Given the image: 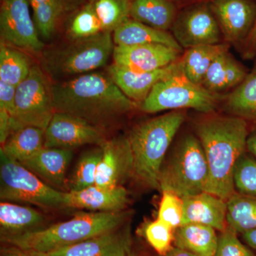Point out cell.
<instances>
[{
  "mask_svg": "<svg viewBox=\"0 0 256 256\" xmlns=\"http://www.w3.org/2000/svg\"><path fill=\"white\" fill-rule=\"evenodd\" d=\"M196 132L208 164L205 192L227 202L235 194L234 170L246 148L248 124L237 116H214L198 122Z\"/></svg>",
  "mask_w": 256,
  "mask_h": 256,
  "instance_id": "obj_2",
  "label": "cell"
},
{
  "mask_svg": "<svg viewBox=\"0 0 256 256\" xmlns=\"http://www.w3.org/2000/svg\"><path fill=\"white\" fill-rule=\"evenodd\" d=\"M224 42L242 55L256 24V0H210Z\"/></svg>",
  "mask_w": 256,
  "mask_h": 256,
  "instance_id": "obj_11",
  "label": "cell"
},
{
  "mask_svg": "<svg viewBox=\"0 0 256 256\" xmlns=\"http://www.w3.org/2000/svg\"><path fill=\"white\" fill-rule=\"evenodd\" d=\"M158 218L172 228L181 226L183 216V200L181 197L170 192H162Z\"/></svg>",
  "mask_w": 256,
  "mask_h": 256,
  "instance_id": "obj_36",
  "label": "cell"
},
{
  "mask_svg": "<svg viewBox=\"0 0 256 256\" xmlns=\"http://www.w3.org/2000/svg\"><path fill=\"white\" fill-rule=\"evenodd\" d=\"M236 234L228 227L222 232L214 256H256L239 240Z\"/></svg>",
  "mask_w": 256,
  "mask_h": 256,
  "instance_id": "obj_37",
  "label": "cell"
},
{
  "mask_svg": "<svg viewBox=\"0 0 256 256\" xmlns=\"http://www.w3.org/2000/svg\"><path fill=\"white\" fill-rule=\"evenodd\" d=\"M28 2L32 8L42 6L52 8L65 6L76 10L82 6L84 0H28Z\"/></svg>",
  "mask_w": 256,
  "mask_h": 256,
  "instance_id": "obj_39",
  "label": "cell"
},
{
  "mask_svg": "<svg viewBox=\"0 0 256 256\" xmlns=\"http://www.w3.org/2000/svg\"><path fill=\"white\" fill-rule=\"evenodd\" d=\"M100 146L102 156L95 185L107 188L122 186L126 178L132 174V154L128 138L107 140Z\"/></svg>",
  "mask_w": 256,
  "mask_h": 256,
  "instance_id": "obj_15",
  "label": "cell"
},
{
  "mask_svg": "<svg viewBox=\"0 0 256 256\" xmlns=\"http://www.w3.org/2000/svg\"><path fill=\"white\" fill-rule=\"evenodd\" d=\"M102 32L114 33L130 16V0H90Z\"/></svg>",
  "mask_w": 256,
  "mask_h": 256,
  "instance_id": "obj_31",
  "label": "cell"
},
{
  "mask_svg": "<svg viewBox=\"0 0 256 256\" xmlns=\"http://www.w3.org/2000/svg\"><path fill=\"white\" fill-rule=\"evenodd\" d=\"M130 252L129 229L121 226L70 246L47 252H33L38 256H127Z\"/></svg>",
  "mask_w": 256,
  "mask_h": 256,
  "instance_id": "obj_17",
  "label": "cell"
},
{
  "mask_svg": "<svg viewBox=\"0 0 256 256\" xmlns=\"http://www.w3.org/2000/svg\"><path fill=\"white\" fill-rule=\"evenodd\" d=\"M44 134L41 128L22 126L10 134L0 151L10 159L23 162L44 148Z\"/></svg>",
  "mask_w": 256,
  "mask_h": 256,
  "instance_id": "obj_26",
  "label": "cell"
},
{
  "mask_svg": "<svg viewBox=\"0 0 256 256\" xmlns=\"http://www.w3.org/2000/svg\"><path fill=\"white\" fill-rule=\"evenodd\" d=\"M55 112L75 116L102 127L138 107L108 74H82L52 85Z\"/></svg>",
  "mask_w": 256,
  "mask_h": 256,
  "instance_id": "obj_1",
  "label": "cell"
},
{
  "mask_svg": "<svg viewBox=\"0 0 256 256\" xmlns=\"http://www.w3.org/2000/svg\"><path fill=\"white\" fill-rule=\"evenodd\" d=\"M178 14L173 0H130V18L156 30H171Z\"/></svg>",
  "mask_w": 256,
  "mask_h": 256,
  "instance_id": "obj_23",
  "label": "cell"
},
{
  "mask_svg": "<svg viewBox=\"0 0 256 256\" xmlns=\"http://www.w3.org/2000/svg\"><path fill=\"white\" fill-rule=\"evenodd\" d=\"M100 32V22L90 1L74 15L68 28V35L73 40L96 36Z\"/></svg>",
  "mask_w": 256,
  "mask_h": 256,
  "instance_id": "obj_33",
  "label": "cell"
},
{
  "mask_svg": "<svg viewBox=\"0 0 256 256\" xmlns=\"http://www.w3.org/2000/svg\"><path fill=\"white\" fill-rule=\"evenodd\" d=\"M226 222L236 233L256 228V197L234 194L227 201Z\"/></svg>",
  "mask_w": 256,
  "mask_h": 256,
  "instance_id": "obj_30",
  "label": "cell"
},
{
  "mask_svg": "<svg viewBox=\"0 0 256 256\" xmlns=\"http://www.w3.org/2000/svg\"><path fill=\"white\" fill-rule=\"evenodd\" d=\"M182 65V57L168 66L152 72H136L112 64L108 74L124 95L138 104L146 100L156 84L174 74Z\"/></svg>",
  "mask_w": 256,
  "mask_h": 256,
  "instance_id": "obj_16",
  "label": "cell"
},
{
  "mask_svg": "<svg viewBox=\"0 0 256 256\" xmlns=\"http://www.w3.org/2000/svg\"><path fill=\"white\" fill-rule=\"evenodd\" d=\"M16 118L22 126H31L46 130L55 114L52 85L38 65L16 87Z\"/></svg>",
  "mask_w": 256,
  "mask_h": 256,
  "instance_id": "obj_9",
  "label": "cell"
},
{
  "mask_svg": "<svg viewBox=\"0 0 256 256\" xmlns=\"http://www.w3.org/2000/svg\"><path fill=\"white\" fill-rule=\"evenodd\" d=\"M218 242L216 229L203 224H185L174 234L175 246L200 256H214Z\"/></svg>",
  "mask_w": 256,
  "mask_h": 256,
  "instance_id": "obj_25",
  "label": "cell"
},
{
  "mask_svg": "<svg viewBox=\"0 0 256 256\" xmlns=\"http://www.w3.org/2000/svg\"><path fill=\"white\" fill-rule=\"evenodd\" d=\"M224 98L191 82L182 65L178 70L154 86L140 108L148 114L188 108L208 114L216 109Z\"/></svg>",
  "mask_w": 256,
  "mask_h": 256,
  "instance_id": "obj_6",
  "label": "cell"
},
{
  "mask_svg": "<svg viewBox=\"0 0 256 256\" xmlns=\"http://www.w3.org/2000/svg\"><path fill=\"white\" fill-rule=\"evenodd\" d=\"M127 256H136V255L132 252V250H131V252L128 254Z\"/></svg>",
  "mask_w": 256,
  "mask_h": 256,
  "instance_id": "obj_45",
  "label": "cell"
},
{
  "mask_svg": "<svg viewBox=\"0 0 256 256\" xmlns=\"http://www.w3.org/2000/svg\"><path fill=\"white\" fill-rule=\"evenodd\" d=\"M28 0H2L0 33L2 42L18 50L38 53L44 44L32 18Z\"/></svg>",
  "mask_w": 256,
  "mask_h": 256,
  "instance_id": "obj_12",
  "label": "cell"
},
{
  "mask_svg": "<svg viewBox=\"0 0 256 256\" xmlns=\"http://www.w3.org/2000/svg\"><path fill=\"white\" fill-rule=\"evenodd\" d=\"M246 148L254 156H256V134L248 138Z\"/></svg>",
  "mask_w": 256,
  "mask_h": 256,
  "instance_id": "obj_44",
  "label": "cell"
},
{
  "mask_svg": "<svg viewBox=\"0 0 256 256\" xmlns=\"http://www.w3.org/2000/svg\"><path fill=\"white\" fill-rule=\"evenodd\" d=\"M185 116L184 110L171 111L136 126L128 136L132 174L148 188L160 190L163 161Z\"/></svg>",
  "mask_w": 256,
  "mask_h": 256,
  "instance_id": "obj_4",
  "label": "cell"
},
{
  "mask_svg": "<svg viewBox=\"0 0 256 256\" xmlns=\"http://www.w3.org/2000/svg\"><path fill=\"white\" fill-rule=\"evenodd\" d=\"M73 156L72 150L44 148L20 164L52 188L64 192L63 188L66 184V174Z\"/></svg>",
  "mask_w": 256,
  "mask_h": 256,
  "instance_id": "obj_20",
  "label": "cell"
},
{
  "mask_svg": "<svg viewBox=\"0 0 256 256\" xmlns=\"http://www.w3.org/2000/svg\"><path fill=\"white\" fill-rule=\"evenodd\" d=\"M172 34L183 50L222 43L223 36L208 1H202L178 12Z\"/></svg>",
  "mask_w": 256,
  "mask_h": 256,
  "instance_id": "obj_10",
  "label": "cell"
},
{
  "mask_svg": "<svg viewBox=\"0 0 256 256\" xmlns=\"http://www.w3.org/2000/svg\"><path fill=\"white\" fill-rule=\"evenodd\" d=\"M66 192L52 188L34 173L0 151V198L47 208L66 207Z\"/></svg>",
  "mask_w": 256,
  "mask_h": 256,
  "instance_id": "obj_7",
  "label": "cell"
},
{
  "mask_svg": "<svg viewBox=\"0 0 256 256\" xmlns=\"http://www.w3.org/2000/svg\"><path fill=\"white\" fill-rule=\"evenodd\" d=\"M242 56L247 60H252L256 56V24L254 31L252 34L248 43L246 50Z\"/></svg>",
  "mask_w": 256,
  "mask_h": 256,
  "instance_id": "obj_41",
  "label": "cell"
},
{
  "mask_svg": "<svg viewBox=\"0 0 256 256\" xmlns=\"http://www.w3.org/2000/svg\"><path fill=\"white\" fill-rule=\"evenodd\" d=\"M102 156V148L86 152L80 156L68 184V192L79 191L96 184L98 168Z\"/></svg>",
  "mask_w": 256,
  "mask_h": 256,
  "instance_id": "obj_32",
  "label": "cell"
},
{
  "mask_svg": "<svg viewBox=\"0 0 256 256\" xmlns=\"http://www.w3.org/2000/svg\"><path fill=\"white\" fill-rule=\"evenodd\" d=\"M234 181L242 194L256 197V162L242 154L236 164Z\"/></svg>",
  "mask_w": 256,
  "mask_h": 256,
  "instance_id": "obj_34",
  "label": "cell"
},
{
  "mask_svg": "<svg viewBox=\"0 0 256 256\" xmlns=\"http://www.w3.org/2000/svg\"><path fill=\"white\" fill-rule=\"evenodd\" d=\"M164 256H200L196 254H193V252H188V250H184V249L180 248L178 247L172 248L171 250H170L166 255Z\"/></svg>",
  "mask_w": 256,
  "mask_h": 256,
  "instance_id": "obj_43",
  "label": "cell"
},
{
  "mask_svg": "<svg viewBox=\"0 0 256 256\" xmlns=\"http://www.w3.org/2000/svg\"><path fill=\"white\" fill-rule=\"evenodd\" d=\"M248 74L246 68L228 50L214 60L203 79L202 86L208 92L222 95L240 85Z\"/></svg>",
  "mask_w": 256,
  "mask_h": 256,
  "instance_id": "obj_21",
  "label": "cell"
},
{
  "mask_svg": "<svg viewBox=\"0 0 256 256\" xmlns=\"http://www.w3.org/2000/svg\"><path fill=\"white\" fill-rule=\"evenodd\" d=\"M230 45L226 42L218 44L202 45L185 50L182 56L183 70L191 82L202 86L214 60L224 52H228Z\"/></svg>",
  "mask_w": 256,
  "mask_h": 256,
  "instance_id": "obj_28",
  "label": "cell"
},
{
  "mask_svg": "<svg viewBox=\"0 0 256 256\" xmlns=\"http://www.w3.org/2000/svg\"><path fill=\"white\" fill-rule=\"evenodd\" d=\"M18 48L2 42L0 80L16 87L28 76L32 68L30 58Z\"/></svg>",
  "mask_w": 256,
  "mask_h": 256,
  "instance_id": "obj_29",
  "label": "cell"
},
{
  "mask_svg": "<svg viewBox=\"0 0 256 256\" xmlns=\"http://www.w3.org/2000/svg\"><path fill=\"white\" fill-rule=\"evenodd\" d=\"M128 212H89L76 214L72 220L18 235L2 237V240L34 252H47L70 246L122 226Z\"/></svg>",
  "mask_w": 256,
  "mask_h": 256,
  "instance_id": "obj_3",
  "label": "cell"
},
{
  "mask_svg": "<svg viewBox=\"0 0 256 256\" xmlns=\"http://www.w3.org/2000/svg\"><path fill=\"white\" fill-rule=\"evenodd\" d=\"M225 108L232 116L256 124V60L254 68L242 84L224 99Z\"/></svg>",
  "mask_w": 256,
  "mask_h": 256,
  "instance_id": "obj_27",
  "label": "cell"
},
{
  "mask_svg": "<svg viewBox=\"0 0 256 256\" xmlns=\"http://www.w3.org/2000/svg\"><path fill=\"white\" fill-rule=\"evenodd\" d=\"M208 168L198 138L186 136L170 161L162 168L160 188L181 198L206 191Z\"/></svg>",
  "mask_w": 256,
  "mask_h": 256,
  "instance_id": "obj_5",
  "label": "cell"
},
{
  "mask_svg": "<svg viewBox=\"0 0 256 256\" xmlns=\"http://www.w3.org/2000/svg\"><path fill=\"white\" fill-rule=\"evenodd\" d=\"M244 242L252 248L256 249V228L242 234Z\"/></svg>",
  "mask_w": 256,
  "mask_h": 256,
  "instance_id": "obj_42",
  "label": "cell"
},
{
  "mask_svg": "<svg viewBox=\"0 0 256 256\" xmlns=\"http://www.w3.org/2000/svg\"><path fill=\"white\" fill-rule=\"evenodd\" d=\"M173 1H180V0H173Z\"/></svg>",
  "mask_w": 256,
  "mask_h": 256,
  "instance_id": "obj_46",
  "label": "cell"
},
{
  "mask_svg": "<svg viewBox=\"0 0 256 256\" xmlns=\"http://www.w3.org/2000/svg\"><path fill=\"white\" fill-rule=\"evenodd\" d=\"M182 198V226L188 224H203L220 232L226 228V201L206 192Z\"/></svg>",
  "mask_w": 256,
  "mask_h": 256,
  "instance_id": "obj_18",
  "label": "cell"
},
{
  "mask_svg": "<svg viewBox=\"0 0 256 256\" xmlns=\"http://www.w3.org/2000/svg\"><path fill=\"white\" fill-rule=\"evenodd\" d=\"M114 46L110 32L73 40L70 44L47 54L45 68L54 76L88 74L107 64Z\"/></svg>",
  "mask_w": 256,
  "mask_h": 256,
  "instance_id": "obj_8",
  "label": "cell"
},
{
  "mask_svg": "<svg viewBox=\"0 0 256 256\" xmlns=\"http://www.w3.org/2000/svg\"><path fill=\"white\" fill-rule=\"evenodd\" d=\"M173 229L159 220L148 224L144 229V236L151 246L162 256H165L172 249L174 240Z\"/></svg>",
  "mask_w": 256,
  "mask_h": 256,
  "instance_id": "obj_35",
  "label": "cell"
},
{
  "mask_svg": "<svg viewBox=\"0 0 256 256\" xmlns=\"http://www.w3.org/2000/svg\"><path fill=\"white\" fill-rule=\"evenodd\" d=\"M44 216L31 207L10 202L0 203V226L2 237L18 235L40 229Z\"/></svg>",
  "mask_w": 256,
  "mask_h": 256,
  "instance_id": "obj_24",
  "label": "cell"
},
{
  "mask_svg": "<svg viewBox=\"0 0 256 256\" xmlns=\"http://www.w3.org/2000/svg\"><path fill=\"white\" fill-rule=\"evenodd\" d=\"M128 203L127 190L94 186L76 192H66V207L92 212H122Z\"/></svg>",
  "mask_w": 256,
  "mask_h": 256,
  "instance_id": "obj_19",
  "label": "cell"
},
{
  "mask_svg": "<svg viewBox=\"0 0 256 256\" xmlns=\"http://www.w3.org/2000/svg\"></svg>",
  "mask_w": 256,
  "mask_h": 256,
  "instance_id": "obj_47",
  "label": "cell"
},
{
  "mask_svg": "<svg viewBox=\"0 0 256 256\" xmlns=\"http://www.w3.org/2000/svg\"><path fill=\"white\" fill-rule=\"evenodd\" d=\"M107 140L102 128L70 114L56 112L45 130L44 148L72 150Z\"/></svg>",
  "mask_w": 256,
  "mask_h": 256,
  "instance_id": "obj_13",
  "label": "cell"
},
{
  "mask_svg": "<svg viewBox=\"0 0 256 256\" xmlns=\"http://www.w3.org/2000/svg\"><path fill=\"white\" fill-rule=\"evenodd\" d=\"M183 50L166 45L150 44L136 46H116L114 64L136 72H152L180 60Z\"/></svg>",
  "mask_w": 256,
  "mask_h": 256,
  "instance_id": "obj_14",
  "label": "cell"
},
{
  "mask_svg": "<svg viewBox=\"0 0 256 256\" xmlns=\"http://www.w3.org/2000/svg\"><path fill=\"white\" fill-rule=\"evenodd\" d=\"M0 256H38L34 252L24 250L14 246L10 245L9 246L2 248L1 249Z\"/></svg>",
  "mask_w": 256,
  "mask_h": 256,
  "instance_id": "obj_40",
  "label": "cell"
},
{
  "mask_svg": "<svg viewBox=\"0 0 256 256\" xmlns=\"http://www.w3.org/2000/svg\"><path fill=\"white\" fill-rule=\"evenodd\" d=\"M112 38L116 46H136L158 44L183 50L170 32L156 30L132 18H129L114 30Z\"/></svg>",
  "mask_w": 256,
  "mask_h": 256,
  "instance_id": "obj_22",
  "label": "cell"
},
{
  "mask_svg": "<svg viewBox=\"0 0 256 256\" xmlns=\"http://www.w3.org/2000/svg\"><path fill=\"white\" fill-rule=\"evenodd\" d=\"M15 95L16 87L0 80V110L6 111L18 122L16 118Z\"/></svg>",
  "mask_w": 256,
  "mask_h": 256,
  "instance_id": "obj_38",
  "label": "cell"
}]
</instances>
